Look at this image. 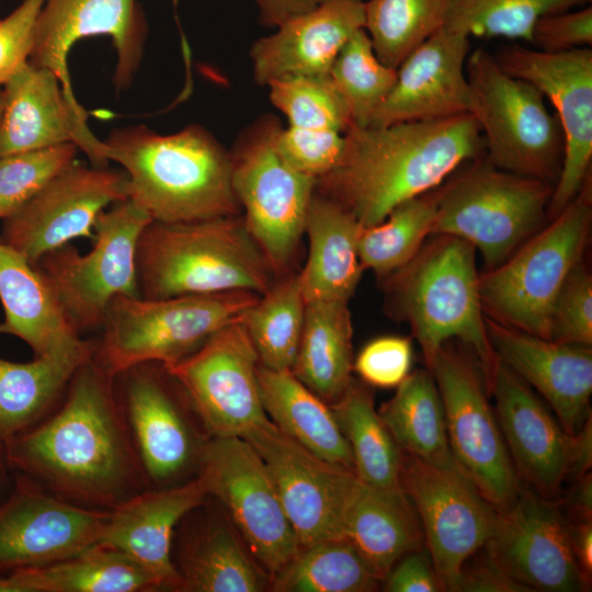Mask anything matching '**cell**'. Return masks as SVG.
Wrapping results in <instances>:
<instances>
[{
	"label": "cell",
	"instance_id": "obj_39",
	"mask_svg": "<svg viewBox=\"0 0 592 592\" xmlns=\"http://www.w3.org/2000/svg\"><path fill=\"white\" fill-rule=\"evenodd\" d=\"M380 578L345 537L329 538L300 548L270 579L275 592H369Z\"/></svg>",
	"mask_w": 592,
	"mask_h": 592
},
{
	"label": "cell",
	"instance_id": "obj_2",
	"mask_svg": "<svg viewBox=\"0 0 592 592\" xmlns=\"http://www.w3.org/2000/svg\"><path fill=\"white\" fill-rule=\"evenodd\" d=\"M485 155V140L470 114L434 121L356 126L344 132L340 160L317 180L316 192L358 224H380L399 204L436 187L464 162Z\"/></svg>",
	"mask_w": 592,
	"mask_h": 592
},
{
	"label": "cell",
	"instance_id": "obj_47",
	"mask_svg": "<svg viewBox=\"0 0 592 592\" xmlns=\"http://www.w3.org/2000/svg\"><path fill=\"white\" fill-rule=\"evenodd\" d=\"M344 145V133L332 129L281 127L275 147L281 158L297 172L316 180L338 164Z\"/></svg>",
	"mask_w": 592,
	"mask_h": 592
},
{
	"label": "cell",
	"instance_id": "obj_14",
	"mask_svg": "<svg viewBox=\"0 0 592 592\" xmlns=\"http://www.w3.org/2000/svg\"><path fill=\"white\" fill-rule=\"evenodd\" d=\"M259 363L239 316L187 356L162 365L209 436L242 437L269 419L259 391Z\"/></svg>",
	"mask_w": 592,
	"mask_h": 592
},
{
	"label": "cell",
	"instance_id": "obj_34",
	"mask_svg": "<svg viewBox=\"0 0 592 592\" xmlns=\"http://www.w3.org/2000/svg\"><path fill=\"white\" fill-rule=\"evenodd\" d=\"M352 334L348 303H306L304 327L291 372L326 402L338 400L353 380Z\"/></svg>",
	"mask_w": 592,
	"mask_h": 592
},
{
	"label": "cell",
	"instance_id": "obj_6",
	"mask_svg": "<svg viewBox=\"0 0 592 592\" xmlns=\"http://www.w3.org/2000/svg\"><path fill=\"white\" fill-rule=\"evenodd\" d=\"M590 178L578 195L504 262L479 275L482 309L504 326L550 340L551 312L582 261L592 218Z\"/></svg>",
	"mask_w": 592,
	"mask_h": 592
},
{
	"label": "cell",
	"instance_id": "obj_1",
	"mask_svg": "<svg viewBox=\"0 0 592 592\" xmlns=\"http://www.w3.org/2000/svg\"><path fill=\"white\" fill-rule=\"evenodd\" d=\"M3 443L14 473L79 506L111 511L146 489L115 376L92 355L45 419Z\"/></svg>",
	"mask_w": 592,
	"mask_h": 592
},
{
	"label": "cell",
	"instance_id": "obj_32",
	"mask_svg": "<svg viewBox=\"0 0 592 592\" xmlns=\"http://www.w3.org/2000/svg\"><path fill=\"white\" fill-rule=\"evenodd\" d=\"M360 228L351 213L316 192L305 227L308 259L299 272L306 303H349L364 270L357 253Z\"/></svg>",
	"mask_w": 592,
	"mask_h": 592
},
{
	"label": "cell",
	"instance_id": "obj_41",
	"mask_svg": "<svg viewBox=\"0 0 592 592\" xmlns=\"http://www.w3.org/2000/svg\"><path fill=\"white\" fill-rule=\"evenodd\" d=\"M436 193L422 194L397 205L378 225L361 226L357 253L363 269L392 274L409 263L432 234Z\"/></svg>",
	"mask_w": 592,
	"mask_h": 592
},
{
	"label": "cell",
	"instance_id": "obj_35",
	"mask_svg": "<svg viewBox=\"0 0 592 592\" xmlns=\"http://www.w3.org/2000/svg\"><path fill=\"white\" fill-rule=\"evenodd\" d=\"M7 592H148L160 583L122 551L96 543L66 560L5 576Z\"/></svg>",
	"mask_w": 592,
	"mask_h": 592
},
{
	"label": "cell",
	"instance_id": "obj_53",
	"mask_svg": "<svg viewBox=\"0 0 592 592\" xmlns=\"http://www.w3.org/2000/svg\"><path fill=\"white\" fill-rule=\"evenodd\" d=\"M475 565L464 566L456 592H525L527 589L510 578L486 554Z\"/></svg>",
	"mask_w": 592,
	"mask_h": 592
},
{
	"label": "cell",
	"instance_id": "obj_50",
	"mask_svg": "<svg viewBox=\"0 0 592 592\" xmlns=\"http://www.w3.org/2000/svg\"><path fill=\"white\" fill-rule=\"evenodd\" d=\"M43 2L22 0L13 11L0 19V86L29 61Z\"/></svg>",
	"mask_w": 592,
	"mask_h": 592
},
{
	"label": "cell",
	"instance_id": "obj_45",
	"mask_svg": "<svg viewBox=\"0 0 592 592\" xmlns=\"http://www.w3.org/2000/svg\"><path fill=\"white\" fill-rule=\"evenodd\" d=\"M266 87L288 126L344 133L352 124L349 107L329 75L286 76Z\"/></svg>",
	"mask_w": 592,
	"mask_h": 592
},
{
	"label": "cell",
	"instance_id": "obj_20",
	"mask_svg": "<svg viewBox=\"0 0 592 592\" xmlns=\"http://www.w3.org/2000/svg\"><path fill=\"white\" fill-rule=\"evenodd\" d=\"M482 549L527 591L572 592L588 588L560 506L522 483L515 499L498 510Z\"/></svg>",
	"mask_w": 592,
	"mask_h": 592
},
{
	"label": "cell",
	"instance_id": "obj_48",
	"mask_svg": "<svg viewBox=\"0 0 592 592\" xmlns=\"http://www.w3.org/2000/svg\"><path fill=\"white\" fill-rule=\"evenodd\" d=\"M550 340L591 346L592 278L582 261L567 276L554 304Z\"/></svg>",
	"mask_w": 592,
	"mask_h": 592
},
{
	"label": "cell",
	"instance_id": "obj_44",
	"mask_svg": "<svg viewBox=\"0 0 592 592\" xmlns=\"http://www.w3.org/2000/svg\"><path fill=\"white\" fill-rule=\"evenodd\" d=\"M356 126H369L376 110L391 91L397 69L375 55L364 29L354 33L335 56L329 71Z\"/></svg>",
	"mask_w": 592,
	"mask_h": 592
},
{
	"label": "cell",
	"instance_id": "obj_33",
	"mask_svg": "<svg viewBox=\"0 0 592 592\" xmlns=\"http://www.w3.org/2000/svg\"><path fill=\"white\" fill-rule=\"evenodd\" d=\"M257 375L263 409L281 431L322 459L354 471L351 448L326 401L291 371L259 363Z\"/></svg>",
	"mask_w": 592,
	"mask_h": 592
},
{
	"label": "cell",
	"instance_id": "obj_25",
	"mask_svg": "<svg viewBox=\"0 0 592 592\" xmlns=\"http://www.w3.org/2000/svg\"><path fill=\"white\" fill-rule=\"evenodd\" d=\"M469 36L440 29L397 68L396 82L369 126L434 121L470 113Z\"/></svg>",
	"mask_w": 592,
	"mask_h": 592
},
{
	"label": "cell",
	"instance_id": "obj_11",
	"mask_svg": "<svg viewBox=\"0 0 592 592\" xmlns=\"http://www.w3.org/2000/svg\"><path fill=\"white\" fill-rule=\"evenodd\" d=\"M150 220L148 213L129 197L116 202L99 215L89 252L81 254L67 243L35 264L79 334L101 329L116 296L140 297L136 250Z\"/></svg>",
	"mask_w": 592,
	"mask_h": 592
},
{
	"label": "cell",
	"instance_id": "obj_16",
	"mask_svg": "<svg viewBox=\"0 0 592 592\" xmlns=\"http://www.w3.org/2000/svg\"><path fill=\"white\" fill-rule=\"evenodd\" d=\"M115 389L146 488L179 485L192 468L197 473L206 440H198L163 365H134L115 376Z\"/></svg>",
	"mask_w": 592,
	"mask_h": 592
},
{
	"label": "cell",
	"instance_id": "obj_22",
	"mask_svg": "<svg viewBox=\"0 0 592 592\" xmlns=\"http://www.w3.org/2000/svg\"><path fill=\"white\" fill-rule=\"evenodd\" d=\"M109 512L67 502L15 473L0 503V577L82 553L101 540Z\"/></svg>",
	"mask_w": 592,
	"mask_h": 592
},
{
	"label": "cell",
	"instance_id": "obj_5",
	"mask_svg": "<svg viewBox=\"0 0 592 592\" xmlns=\"http://www.w3.org/2000/svg\"><path fill=\"white\" fill-rule=\"evenodd\" d=\"M437 236L394 273L395 304L410 325L426 366L456 338L474 352L489 392L497 355L482 314L475 248L458 237Z\"/></svg>",
	"mask_w": 592,
	"mask_h": 592
},
{
	"label": "cell",
	"instance_id": "obj_55",
	"mask_svg": "<svg viewBox=\"0 0 592 592\" xmlns=\"http://www.w3.org/2000/svg\"><path fill=\"white\" fill-rule=\"evenodd\" d=\"M572 549L577 562L590 581L592 572V523L591 521H569Z\"/></svg>",
	"mask_w": 592,
	"mask_h": 592
},
{
	"label": "cell",
	"instance_id": "obj_12",
	"mask_svg": "<svg viewBox=\"0 0 592 592\" xmlns=\"http://www.w3.org/2000/svg\"><path fill=\"white\" fill-rule=\"evenodd\" d=\"M197 477L208 497L226 509L246 547L270 579L299 551L267 469L252 445L240 436L207 439Z\"/></svg>",
	"mask_w": 592,
	"mask_h": 592
},
{
	"label": "cell",
	"instance_id": "obj_37",
	"mask_svg": "<svg viewBox=\"0 0 592 592\" xmlns=\"http://www.w3.org/2000/svg\"><path fill=\"white\" fill-rule=\"evenodd\" d=\"M90 356L34 357L25 363L0 356V441L45 419L60 402L76 369Z\"/></svg>",
	"mask_w": 592,
	"mask_h": 592
},
{
	"label": "cell",
	"instance_id": "obj_10",
	"mask_svg": "<svg viewBox=\"0 0 592 592\" xmlns=\"http://www.w3.org/2000/svg\"><path fill=\"white\" fill-rule=\"evenodd\" d=\"M282 127L265 114L237 136L231 157V182L250 235L277 274L293 259L305 234L317 180L291 168L278 155Z\"/></svg>",
	"mask_w": 592,
	"mask_h": 592
},
{
	"label": "cell",
	"instance_id": "obj_4",
	"mask_svg": "<svg viewBox=\"0 0 592 592\" xmlns=\"http://www.w3.org/2000/svg\"><path fill=\"white\" fill-rule=\"evenodd\" d=\"M136 270L139 296L148 299L236 291L261 296L276 274L242 215L150 220L138 239Z\"/></svg>",
	"mask_w": 592,
	"mask_h": 592
},
{
	"label": "cell",
	"instance_id": "obj_9",
	"mask_svg": "<svg viewBox=\"0 0 592 592\" xmlns=\"http://www.w3.org/2000/svg\"><path fill=\"white\" fill-rule=\"evenodd\" d=\"M553 190L492 166L483 155L436 192L432 235L466 240L487 270L494 269L543 228Z\"/></svg>",
	"mask_w": 592,
	"mask_h": 592
},
{
	"label": "cell",
	"instance_id": "obj_31",
	"mask_svg": "<svg viewBox=\"0 0 592 592\" xmlns=\"http://www.w3.org/2000/svg\"><path fill=\"white\" fill-rule=\"evenodd\" d=\"M342 535L382 581L403 556L425 547L419 515L403 489H379L358 478L344 510Z\"/></svg>",
	"mask_w": 592,
	"mask_h": 592
},
{
	"label": "cell",
	"instance_id": "obj_13",
	"mask_svg": "<svg viewBox=\"0 0 592 592\" xmlns=\"http://www.w3.org/2000/svg\"><path fill=\"white\" fill-rule=\"evenodd\" d=\"M428 369L445 415L451 452L462 471L496 509L508 506L522 482L514 469L481 371L444 344Z\"/></svg>",
	"mask_w": 592,
	"mask_h": 592
},
{
	"label": "cell",
	"instance_id": "obj_54",
	"mask_svg": "<svg viewBox=\"0 0 592 592\" xmlns=\"http://www.w3.org/2000/svg\"><path fill=\"white\" fill-rule=\"evenodd\" d=\"M261 25L275 29L284 22L314 10L326 0H251Z\"/></svg>",
	"mask_w": 592,
	"mask_h": 592
},
{
	"label": "cell",
	"instance_id": "obj_21",
	"mask_svg": "<svg viewBox=\"0 0 592 592\" xmlns=\"http://www.w3.org/2000/svg\"><path fill=\"white\" fill-rule=\"evenodd\" d=\"M148 22L139 0H44L29 61L52 70L73 104H79L69 77L68 57L83 38L104 35L116 53L113 84L128 89L143 61Z\"/></svg>",
	"mask_w": 592,
	"mask_h": 592
},
{
	"label": "cell",
	"instance_id": "obj_23",
	"mask_svg": "<svg viewBox=\"0 0 592 592\" xmlns=\"http://www.w3.org/2000/svg\"><path fill=\"white\" fill-rule=\"evenodd\" d=\"M489 392L494 396V413L520 480L553 500L573 477L574 435L498 356Z\"/></svg>",
	"mask_w": 592,
	"mask_h": 592
},
{
	"label": "cell",
	"instance_id": "obj_26",
	"mask_svg": "<svg viewBox=\"0 0 592 592\" xmlns=\"http://www.w3.org/2000/svg\"><path fill=\"white\" fill-rule=\"evenodd\" d=\"M496 355L554 410L561 426L577 434L591 419L592 350L543 339L486 319Z\"/></svg>",
	"mask_w": 592,
	"mask_h": 592
},
{
	"label": "cell",
	"instance_id": "obj_28",
	"mask_svg": "<svg viewBox=\"0 0 592 592\" xmlns=\"http://www.w3.org/2000/svg\"><path fill=\"white\" fill-rule=\"evenodd\" d=\"M364 24V0H326L252 44L254 81L266 87L286 76L329 75L342 46Z\"/></svg>",
	"mask_w": 592,
	"mask_h": 592
},
{
	"label": "cell",
	"instance_id": "obj_8",
	"mask_svg": "<svg viewBox=\"0 0 592 592\" xmlns=\"http://www.w3.org/2000/svg\"><path fill=\"white\" fill-rule=\"evenodd\" d=\"M466 77L470 114L479 124L486 160L555 185L563 159V132L539 89L508 75L482 48L467 57Z\"/></svg>",
	"mask_w": 592,
	"mask_h": 592
},
{
	"label": "cell",
	"instance_id": "obj_43",
	"mask_svg": "<svg viewBox=\"0 0 592 592\" xmlns=\"http://www.w3.org/2000/svg\"><path fill=\"white\" fill-rule=\"evenodd\" d=\"M591 0H447L443 29L483 37L502 36L532 42L536 21L572 10Z\"/></svg>",
	"mask_w": 592,
	"mask_h": 592
},
{
	"label": "cell",
	"instance_id": "obj_18",
	"mask_svg": "<svg viewBox=\"0 0 592 592\" xmlns=\"http://www.w3.org/2000/svg\"><path fill=\"white\" fill-rule=\"evenodd\" d=\"M128 197L129 181L123 169L75 161L2 220L0 238L35 265L73 239L93 241L99 215Z\"/></svg>",
	"mask_w": 592,
	"mask_h": 592
},
{
	"label": "cell",
	"instance_id": "obj_38",
	"mask_svg": "<svg viewBox=\"0 0 592 592\" xmlns=\"http://www.w3.org/2000/svg\"><path fill=\"white\" fill-rule=\"evenodd\" d=\"M330 408L351 448L358 480L379 489L402 488V452L375 410L372 394L352 380Z\"/></svg>",
	"mask_w": 592,
	"mask_h": 592
},
{
	"label": "cell",
	"instance_id": "obj_46",
	"mask_svg": "<svg viewBox=\"0 0 592 592\" xmlns=\"http://www.w3.org/2000/svg\"><path fill=\"white\" fill-rule=\"evenodd\" d=\"M78 150L65 143L0 157V221L70 167Z\"/></svg>",
	"mask_w": 592,
	"mask_h": 592
},
{
	"label": "cell",
	"instance_id": "obj_24",
	"mask_svg": "<svg viewBox=\"0 0 592 592\" xmlns=\"http://www.w3.org/2000/svg\"><path fill=\"white\" fill-rule=\"evenodd\" d=\"M65 143L76 144L93 166H107L84 109L69 101L52 70L27 61L1 89L0 157Z\"/></svg>",
	"mask_w": 592,
	"mask_h": 592
},
{
	"label": "cell",
	"instance_id": "obj_3",
	"mask_svg": "<svg viewBox=\"0 0 592 592\" xmlns=\"http://www.w3.org/2000/svg\"><path fill=\"white\" fill-rule=\"evenodd\" d=\"M106 161L127 173L129 198L152 220L181 223L241 215L231 157L201 125L161 135L145 125L114 129L102 140Z\"/></svg>",
	"mask_w": 592,
	"mask_h": 592
},
{
	"label": "cell",
	"instance_id": "obj_19",
	"mask_svg": "<svg viewBox=\"0 0 592 592\" xmlns=\"http://www.w3.org/2000/svg\"><path fill=\"white\" fill-rule=\"evenodd\" d=\"M242 439L262 458L300 548L343 537L344 510L357 479L354 471L315 455L270 419Z\"/></svg>",
	"mask_w": 592,
	"mask_h": 592
},
{
	"label": "cell",
	"instance_id": "obj_15",
	"mask_svg": "<svg viewBox=\"0 0 592 592\" xmlns=\"http://www.w3.org/2000/svg\"><path fill=\"white\" fill-rule=\"evenodd\" d=\"M400 483L419 515L425 547L443 591H456L466 562L482 549L498 509L456 468L402 452Z\"/></svg>",
	"mask_w": 592,
	"mask_h": 592
},
{
	"label": "cell",
	"instance_id": "obj_51",
	"mask_svg": "<svg viewBox=\"0 0 592 592\" xmlns=\"http://www.w3.org/2000/svg\"><path fill=\"white\" fill-rule=\"evenodd\" d=\"M536 49L560 53L592 44V8L563 11L539 18L533 26L532 42Z\"/></svg>",
	"mask_w": 592,
	"mask_h": 592
},
{
	"label": "cell",
	"instance_id": "obj_57",
	"mask_svg": "<svg viewBox=\"0 0 592 592\" xmlns=\"http://www.w3.org/2000/svg\"><path fill=\"white\" fill-rule=\"evenodd\" d=\"M14 479L15 473L8 462L4 443L0 441V503L12 490Z\"/></svg>",
	"mask_w": 592,
	"mask_h": 592
},
{
	"label": "cell",
	"instance_id": "obj_30",
	"mask_svg": "<svg viewBox=\"0 0 592 592\" xmlns=\"http://www.w3.org/2000/svg\"><path fill=\"white\" fill-rule=\"evenodd\" d=\"M193 517L186 514L173 536L178 591L260 592L269 588V573L224 521L204 514Z\"/></svg>",
	"mask_w": 592,
	"mask_h": 592
},
{
	"label": "cell",
	"instance_id": "obj_58",
	"mask_svg": "<svg viewBox=\"0 0 592 592\" xmlns=\"http://www.w3.org/2000/svg\"><path fill=\"white\" fill-rule=\"evenodd\" d=\"M0 114H1V89H0Z\"/></svg>",
	"mask_w": 592,
	"mask_h": 592
},
{
	"label": "cell",
	"instance_id": "obj_27",
	"mask_svg": "<svg viewBox=\"0 0 592 592\" xmlns=\"http://www.w3.org/2000/svg\"><path fill=\"white\" fill-rule=\"evenodd\" d=\"M208 498L200 477L179 485L146 488L109 512L101 540L152 576L163 589L178 591L172 542L180 521Z\"/></svg>",
	"mask_w": 592,
	"mask_h": 592
},
{
	"label": "cell",
	"instance_id": "obj_56",
	"mask_svg": "<svg viewBox=\"0 0 592 592\" xmlns=\"http://www.w3.org/2000/svg\"><path fill=\"white\" fill-rule=\"evenodd\" d=\"M591 474L587 473L582 477L578 478V483L573 489V492L569 501V512L572 521H591Z\"/></svg>",
	"mask_w": 592,
	"mask_h": 592
},
{
	"label": "cell",
	"instance_id": "obj_49",
	"mask_svg": "<svg viewBox=\"0 0 592 592\" xmlns=\"http://www.w3.org/2000/svg\"><path fill=\"white\" fill-rule=\"evenodd\" d=\"M412 361L411 340L387 335L368 342L353 362V368L365 383L392 388L410 374Z\"/></svg>",
	"mask_w": 592,
	"mask_h": 592
},
{
	"label": "cell",
	"instance_id": "obj_42",
	"mask_svg": "<svg viewBox=\"0 0 592 592\" xmlns=\"http://www.w3.org/2000/svg\"><path fill=\"white\" fill-rule=\"evenodd\" d=\"M447 0L364 1L366 31L377 58L397 69L405 58L443 27Z\"/></svg>",
	"mask_w": 592,
	"mask_h": 592
},
{
	"label": "cell",
	"instance_id": "obj_52",
	"mask_svg": "<svg viewBox=\"0 0 592 592\" xmlns=\"http://www.w3.org/2000/svg\"><path fill=\"white\" fill-rule=\"evenodd\" d=\"M384 581L388 592L443 591L426 547L403 556Z\"/></svg>",
	"mask_w": 592,
	"mask_h": 592
},
{
	"label": "cell",
	"instance_id": "obj_36",
	"mask_svg": "<svg viewBox=\"0 0 592 592\" xmlns=\"http://www.w3.org/2000/svg\"><path fill=\"white\" fill-rule=\"evenodd\" d=\"M378 413L401 452L460 469L449 448L442 399L429 369L409 374Z\"/></svg>",
	"mask_w": 592,
	"mask_h": 592
},
{
	"label": "cell",
	"instance_id": "obj_40",
	"mask_svg": "<svg viewBox=\"0 0 592 592\" xmlns=\"http://www.w3.org/2000/svg\"><path fill=\"white\" fill-rule=\"evenodd\" d=\"M306 300L299 272L273 286L240 319L261 365L291 371L296 358L305 319Z\"/></svg>",
	"mask_w": 592,
	"mask_h": 592
},
{
	"label": "cell",
	"instance_id": "obj_17",
	"mask_svg": "<svg viewBox=\"0 0 592 592\" xmlns=\"http://www.w3.org/2000/svg\"><path fill=\"white\" fill-rule=\"evenodd\" d=\"M510 76L535 86L555 106L565 139L559 178L547 213L558 215L590 178L592 159V49L545 53L519 44L494 56Z\"/></svg>",
	"mask_w": 592,
	"mask_h": 592
},
{
	"label": "cell",
	"instance_id": "obj_7",
	"mask_svg": "<svg viewBox=\"0 0 592 592\" xmlns=\"http://www.w3.org/2000/svg\"><path fill=\"white\" fill-rule=\"evenodd\" d=\"M258 298L244 291L160 299L116 296L93 340L92 356L114 376L137 364L177 362Z\"/></svg>",
	"mask_w": 592,
	"mask_h": 592
},
{
	"label": "cell",
	"instance_id": "obj_29",
	"mask_svg": "<svg viewBox=\"0 0 592 592\" xmlns=\"http://www.w3.org/2000/svg\"><path fill=\"white\" fill-rule=\"evenodd\" d=\"M0 301V334L24 341L34 357L92 355L94 341L73 329L38 267L1 238Z\"/></svg>",
	"mask_w": 592,
	"mask_h": 592
}]
</instances>
